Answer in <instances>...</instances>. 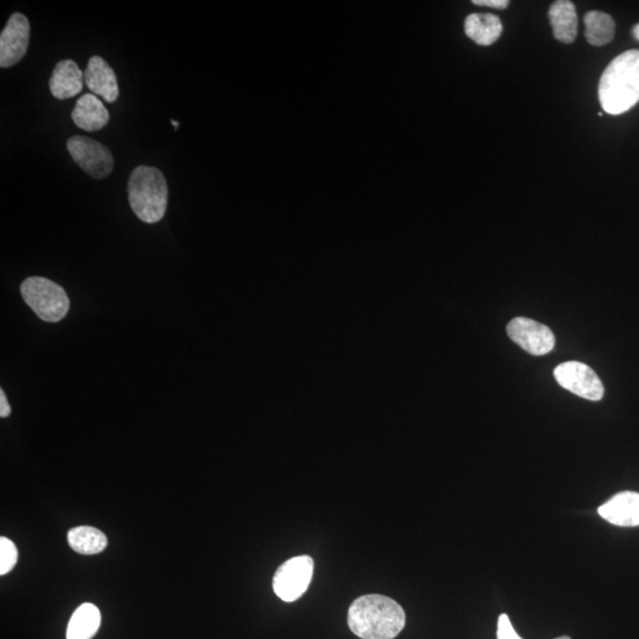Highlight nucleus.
Segmentation results:
<instances>
[{
  "label": "nucleus",
  "mask_w": 639,
  "mask_h": 639,
  "mask_svg": "<svg viewBox=\"0 0 639 639\" xmlns=\"http://www.w3.org/2000/svg\"><path fill=\"white\" fill-rule=\"evenodd\" d=\"M100 625V610L94 604H82L70 618L67 639H92Z\"/></svg>",
  "instance_id": "obj_16"
},
{
  "label": "nucleus",
  "mask_w": 639,
  "mask_h": 639,
  "mask_svg": "<svg viewBox=\"0 0 639 639\" xmlns=\"http://www.w3.org/2000/svg\"><path fill=\"white\" fill-rule=\"evenodd\" d=\"M128 200L140 221L156 224L164 218L169 187L163 172L152 166H138L128 180Z\"/></svg>",
  "instance_id": "obj_3"
},
{
  "label": "nucleus",
  "mask_w": 639,
  "mask_h": 639,
  "mask_svg": "<svg viewBox=\"0 0 639 639\" xmlns=\"http://www.w3.org/2000/svg\"><path fill=\"white\" fill-rule=\"evenodd\" d=\"M85 82L90 92L106 102L113 103L120 95L118 77L109 64L100 56H93L85 70Z\"/></svg>",
  "instance_id": "obj_10"
},
{
  "label": "nucleus",
  "mask_w": 639,
  "mask_h": 639,
  "mask_svg": "<svg viewBox=\"0 0 639 639\" xmlns=\"http://www.w3.org/2000/svg\"><path fill=\"white\" fill-rule=\"evenodd\" d=\"M554 377L560 386L576 396L593 400V402H598L604 397L602 380L590 366L579 361H567L555 367Z\"/></svg>",
  "instance_id": "obj_7"
},
{
  "label": "nucleus",
  "mask_w": 639,
  "mask_h": 639,
  "mask_svg": "<svg viewBox=\"0 0 639 639\" xmlns=\"http://www.w3.org/2000/svg\"><path fill=\"white\" fill-rule=\"evenodd\" d=\"M21 293L25 303L43 321H61L69 312L66 290L44 277H29L22 283Z\"/></svg>",
  "instance_id": "obj_4"
},
{
  "label": "nucleus",
  "mask_w": 639,
  "mask_h": 639,
  "mask_svg": "<svg viewBox=\"0 0 639 639\" xmlns=\"http://www.w3.org/2000/svg\"><path fill=\"white\" fill-rule=\"evenodd\" d=\"M11 413L10 404L8 402V398L5 396V392L0 390V417L6 418L9 417Z\"/></svg>",
  "instance_id": "obj_22"
},
{
  "label": "nucleus",
  "mask_w": 639,
  "mask_h": 639,
  "mask_svg": "<svg viewBox=\"0 0 639 639\" xmlns=\"http://www.w3.org/2000/svg\"><path fill=\"white\" fill-rule=\"evenodd\" d=\"M83 82H85V73H82L76 62L61 61L56 64L51 74L50 92L57 100L74 98L82 92Z\"/></svg>",
  "instance_id": "obj_12"
},
{
  "label": "nucleus",
  "mask_w": 639,
  "mask_h": 639,
  "mask_svg": "<svg viewBox=\"0 0 639 639\" xmlns=\"http://www.w3.org/2000/svg\"><path fill=\"white\" fill-rule=\"evenodd\" d=\"M18 552L17 547L8 538H0V576H5L17 564Z\"/></svg>",
  "instance_id": "obj_19"
},
{
  "label": "nucleus",
  "mask_w": 639,
  "mask_h": 639,
  "mask_svg": "<svg viewBox=\"0 0 639 639\" xmlns=\"http://www.w3.org/2000/svg\"><path fill=\"white\" fill-rule=\"evenodd\" d=\"M71 158L83 171L94 179H103L112 173L114 159L112 152L101 142L75 135L67 142Z\"/></svg>",
  "instance_id": "obj_6"
},
{
  "label": "nucleus",
  "mask_w": 639,
  "mask_h": 639,
  "mask_svg": "<svg viewBox=\"0 0 639 639\" xmlns=\"http://www.w3.org/2000/svg\"><path fill=\"white\" fill-rule=\"evenodd\" d=\"M171 122H172V125L174 126V129H176V131H178V127H179L178 122L174 121V120H171Z\"/></svg>",
  "instance_id": "obj_24"
},
{
  "label": "nucleus",
  "mask_w": 639,
  "mask_h": 639,
  "mask_svg": "<svg viewBox=\"0 0 639 639\" xmlns=\"http://www.w3.org/2000/svg\"><path fill=\"white\" fill-rule=\"evenodd\" d=\"M554 639H571V637H568V636H561V637L554 638Z\"/></svg>",
  "instance_id": "obj_25"
},
{
  "label": "nucleus",
  "mask_w": 639,
  "mask_h": 639,
  "mask_svg": "<svg viewBox=\"0 0 639 639\" xmlns=\"http://www.w3.org/2000/svg\"><path fill=\"white\" fill-rule=\"evenodd\" d=\"M473 4L503 10L508 8L509 2L508 0H474Z\"/></svg>",
  "instance_id": "obj_21"
},
{
  "label": "nucleus",
  "mask_w": 639,
  "mask_h": 639,
  "mask_svg": "<svg viewBox=\"0 0 639 639\" xmlns=\"http://www.w3.org/2000/svg\"><path fill=\"white\" fill-rule=\"evenodd\" d=\"M501 19L490 14H473L469 15L464 22V31L466 35L476 44L492 45L499 40L502 34Z\"/></svg>",
  "instance_id": "obj_15"
},
{
  "label": "nucleus",
  "mask_w": 639,
  "mask_h": 639,
  "mask_svg": "<svg viewBox=\"0 0 639 639\" xmlns=\"http://www.w3.org/2000/svg\"><path fill=\"white\" fill-rule=\"evenodd\" d=\"M348 626L363 639H393L406 624L405 611L396 600L382 595L355 599L348 610Z\"/></svg>",
  "instance_id": "obj_1"
},
{
  "label": "nucleus",
  "mask_w": 639,
  "mask_h": 639,
  "mask_svg": "<svg viewBox=\"0 0 639 639\" xmlns=\"http://www.w3.org/2000/svg\"><path fill=\"white\" fill-rule=\"evenodd\" d=\"M30 42L29 19L22 14H14L0 35V67L16 66L27 54Z\"/></svg>",
  "instance_id": "obj_9"
},
{
  "label": "nucleus",
  "mask_w": 639,
  "mask_h": 639,
  "mask_svg": "<svg viewBox=\"0 0 639 639\" xmlns=\"http://www.w3.org/2000/svg\"><path fill=\"white\" fill-rule=\"evenodd\" d=\"M497 639H522L514 630L511 619L506 613H502L497 622Z\"/></svg>",
  "instance_id": "obj_20"
},
{
  "label": "nucleus",
  "mask_w": 639,
  "mask_h": 639,
  "mask_svg": "<svg viewBox=\"0 0 639 639\" xmlns=\"http://www.w3.org/2000/svg\"><path fill=\"white\" fill-rule=\"evenodd\" d=\"M71 119L83 131L96 132L108 125L111 116L98 96L85 94L77 100Z\"/></svg>",
  "instance_id": "obj_13"
},
{
  "label": "nucleus",
  "mask_w": 639,
  "mask_h": 639,
  "mask_svg": "<svg viewBox=\"0 0 639 639\" xmlns=\"http://www.w3.org/2000/svg\"><path fill=\"white\" fill-rule=\"evenodd\" d=\"M602 518L619 527L639 526V494L622 492L598 509Z\"/></svg>",
  "instance_id": "obj_11"
},
{
  "label": "nucleus",
  "mask_w": 639,
  "mask_h": 639,
  "mask_svg": "<svg viewBox=\"0 0 639 639\" xmlns=\"http://www.w3.org/2000/svg\"><path fill=\"white\" fill-rule=\"evenodd\" d=\"M554 37L558 41L570 44L576 40L578 32V16L576 6L568 0H559L552 4L548 11Z\"/></svg>",
  "instance_id": "obj_14"
},
{
  "label": "nucleus",
  "mask_w": 639,
  "mask_h": 639,
  "mask_svg": "<svg viewBox=\"0 0 639 639\" xmlns=\"http://www.w3.org/2000/svg\"><path fill=\"white\" fill-rule=\"evenodd\" d=\"M585 37L595 47H603L615 37L616 24L612 17L604 12L590 11L584 17Z\"/></svg>",
  "instance_id": "obj_18"
},
{
  "label": "nucleus",
  "mask_w": 639,
  "mask_h": 639,
  "mask_svg": "<svg viewBox=\"0 0 639 639\" xmlns=\"http://www.w3.org/2000/svg\"><path fill=\"white\" fill-rule=\"evenodd\" d=\"M69 546L80 554L94 555L106 550L108 540L100 529L81 526L70 529L68 533Z\"/></svg>",
  "instance_id": "obj_17"
},
{
  "label": "nucleus",
  "mask_w": 639,
  "mask_h": 639,
  "mask_svg": "<svg viewBox=\"0 0 639 639\" xmlns=\"http://www.w3.org/2000/svg\"><path fill=\"white\" fill-rule=\"evenodd\" d=\"M604 111L621 115L639 102V50L619 55L605 69L598 88Z\"/></svg>",
  "instance_id": "obj_2"
},
{
  "label": "nucleus",
  "mask_w": 639,
  "mask_h": 639,
  "mask_svg": "<svg viewBox=\"0 0 639 639\" xmlns=\"http://www.w3.org/2000/svg\"><path fill=\"white\" fill-rule=\"evenodd\" d=\"M507 333L515 344L537 357L550 353L555 345L551 329L532 319H513L507 326Z\"/></svg>",
  "instance_id": "obj_8"
},
{
  "label": "nucleus",
  "mask_w": 639,
  "mask_h": 639,
  "mask_svg": "<svg viewBox=\"0 0 639 639\" xmlns=\"http://www.w3.org/2000/svg\"><path fill=\"white\" fill-rule=\"evenodd\" d=\"M313 573L314 561L309 555L287 560L277 568L274 576L273 587L276 596L283 602H295L308 590Z\"/></svg>",
  "instance_id": "obj_5"
},
{
  "label": "nucleus",
  "mask_w": 639,
  "mask_h": 639,
  "mask_svg": "<svg viewBox=\"0 0 639 639\" xmlns=\"http://www.w3.org/2000/svg\"><path fill=\"white\" fill-rule=\"evenodd\" d=\"M632 32H634V37L636 38V40L639 41V24L636 25Z\"/></svg>",
  "instance_id": "obj_23"
}]
</instances>
